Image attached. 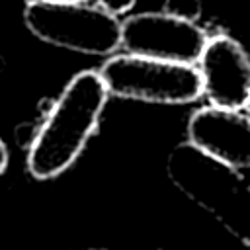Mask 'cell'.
Segmentation results:
<instances>
[{
    "label": "cell",
    "mask_w": 250,
    "mask_h": 250,
    "mask_svg": "<svg viewBox=\"0 0 250 250\" xmlns=\"http://www.w3.org/2000/svg\"><path fill=\"white\" fill-rule=\"evenodd\" d=\"M107 98L100 70H82L66 82L27 150V172L35 180L57 178L78 160L98 131Z\"/></svg>",
    "instance_id": "obj_1"
},
{
    "label": "cell",
    "mask_w": 250,
    "mask_h": 250,
    "mask_svg": "<svg viewBox=\"0 0 250 250\" xmlns=\"http://www.w3.org/2000/svg\"><path fill=\"white\" fill-rule=\"evenodd\" d=\"M166 174L186 197L250 246V184L238 168L186 141L170 150Z\"/></svg>",
    "instance_id": "obj_2"
},
{
    "label": "cell",
    "mask_w": 250,
    "mask_h": 250,
    "mask_svg": "<svg viewBox=\"0 0 250 250\" xmlns=\"http://www.w3.org/2000/svg\"><path fill=\"white\" fill-rule=\"evenodd\" d=\"M25 27L41 41L82 55H113L121 47V21L104 6L29 0Z\"/></svg>",
    "instance_id": "obj_3"
},
{
    "label": "cell",
    "mask_w": 250,
    "mask_h": 250,
    "mask_svg": "<svg viewBox=\"0 0 250 250\" xmlns=\"http://www.w3.org/2000/svg\"><path fill=\"white\" fill-rule=\"evenodd\" d=\"M109 96L146 104L184 105L203 96V80L197 64L145 57L111 55L100 68Z\"/></svg>",
    "instance_id": "obj_4"
},
{
    "label": "cell",
    "mask_w": 250,
    "mask_h": 250,
    "mask_svg": "<svg viewBox=\"0 0 250 250\" xmlns=\"http://www.w3.org/2000/svg\"><path fill=\"white\" fill-rule=\"evenodd\" d=\"M209 35L191 20L168 12H141L121 21V47L127 53L197 64Z\"/></svg>",
    "instance_id": "obj_5"
},
{
    "label": "cell",
    "mask_w": 250,
    "mask_h": 250,
    "mask_svg": "<svg viewBox=\"0 0 250 250\" xmlns=\"http://www.w3.org/2000/svg\"><path fill=\"white\" fill-rule=\"evenodd\" d=\"M209 104L244 109L250 102V55L230 35H211L197 61Z\"/></svg>",
    "instance_id": "obj_6"
},
{
    "label": "cell",
    "mask_w": 250,
    "mask_h": 250,
    "mask_svg": "<svg viewBox=\"0 0 250 250\" xmlns=\"http://www.w3.org/2000/svg\"><path fill=\"white\" fill-rule=\"evenodd\" d=\"M188 141L199 150L238 168H250V115L242 109L203 105L188 119Z\"/></svg>",
    "instance_id": "obj_7"
},
{
    "label": "cell",
    "mask_w": 250,
    "mask_h": 250,
    "mask_svg": "<svg viewBox=\"0 0 250 250\" xmlns=\"http://www.w3.org/2000/svg\"><path fill=\"white\" fill-rule=\"evenodd\" d=\"M162 10L172 16L197 21V18L201 16V0H164Z\"/></svg>",
    "instance_id": "obj_8"
},
{
    "label": "cell",
    "mask_w": 250,
    "mask_h": 250,
    "mask_svg": "<svg viewBox=\"0 0 250 250\" xmlns=\"http://www.w3.org/2000/svg\"><path fill=\"white\" fill-rule=\"evenodd\" d=\"M135 2H137V0H98L100 6L107 8L109 12H113V14H117V16L129 12V10L135 6Z\"/></svg>",
    "instance_id": "obj_9"
},
{
    "label": "cell",
    "mask_w": 250,
    "mask_h": 250,
    "mask_svg": "<svg viewBox=\"0 0 250 250\" xmlns=\"http://www.w3.org/2000/svg\"><path fill=\"white\" fill-rule=\"evenodd\" d=\"M8 162H10V152H8V146L4 145V141L0 139V176L8 168Z\"/></svg>",
    "instance_id": "obj_10"
},
{
    "label": "cell",
    "mask_w": 250,
    "mask_h": 250,
    "mask_svg": "<svg viewBox=\"0 0 250 250\" xmlns=\"http://www.w3.org/2000/svg\"><path fill=\"white\" fill-rule=\"evenodd\" d=\"M43 2H84V0H43Z\"/></svg>",
    "instance_id": "obj_11"
},
{
    "label": "cell",
    "mask_w": 250,
    "mask_h": 250,
    "mask_svg": "<svg viewBox=\"0 0 250 250\" xmlns=\"http://www.w3.org/2000/svg\"><path fill=\"white\" fill-rule=\"evenodd\" d=\"M248 109H250V102H248Z\"/></svg>",
    "instance_id": "obj_12"
}]
</instances>
